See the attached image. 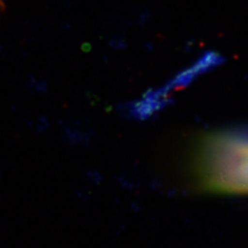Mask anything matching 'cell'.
Returning <instances> with one entry per match:
<instances>
[{
    "mask_svg": "<svg viewBox=\"0 0 248 248\" xmlns=\"http://www.w3.org/2000/svg\"><path fill=\"white\" fill-rule=\"evenodd\" d=\"M191 182L200 192L248 195V127L201 135L190 152Z\"/></svg>",
    "mask_w": 248,
    "mask_h": 248,
    "instance_id": "6da1fadb",
    "label": "cell"
},
{
    "mask_svg": "<svg viewBox=\"0 0 248 248\" xmlns=\"http://www.w3.org/2000/svg\"><path fill=\"white\" fill-rule=\"evenodd\" d=\"M221 61V57L217 53H205L204 55L201 56L196 62H193L189 67L183 69L181 73L178 74L173 80H170L166 85V86L155 90L154 93L162 103H165L167 105L170 94L173 92V90L185 87L186 85L190 84V82H192L200 75L208 72L209 69H211L215 65L220 63Z\"/></svg>",
    "mask_w": 248,
    "mask_h": 248,
    "instance_id": "7a4b0ae2",
    "label": "cell"
}]
</instances>
